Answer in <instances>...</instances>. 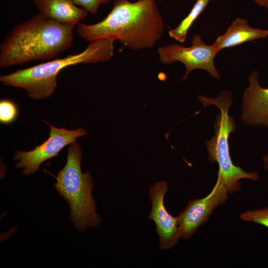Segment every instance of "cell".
<instances>
[{
	"mask_svg": "<svg viewBox=\"0 0 268 268\" xmlns=\"http://www.w3.org/2000/svg\"><path fill=\"white\" fill-rule=\"evenodd\" d=\"M164 23L155 0H114L110 12L93 24L79 22L76 31L89 42L107 37L130 50L153 48L162 37Z\"/></svg>",
	"mask_w": 268,
	"mask_h": 268,
	"instance_id": "obj_1",
	"label": "cell"
},
{
	"mask_svg": "<svg viewBox=\"0 0 268 268\" xmlns=\"http://www.w3.org/2000/svg\"><path fill=\"white\" fill-rule=\"evenodd\" d=\"M75 26L40 12L18 24L0 45V67L57 58L71 46Z\"/></svg>",
	"mask_w": 268,
	"mask_h": 268,
	"instance_id": "obj_2",
	"label": "cell"
},
{
	"mask_svg": "<svg viewBox=\"0 0 268 268\" xmlns=\"http://www.w3.org/2000/svg\"><path fill=\"white\" fill-rule=\"evenodd\" d=\"M115 41L112 37H107L90 41L86 49L80 53L55 58L1 75L0 81L5 85L25 90L29 97L34 100L47 98L53 94L57 87V76L60 71L67 67L79 64L110 60L114 56Z\"/></svg>",
	"mask_w": 268,
	"mask_h": 268,
	"instance_id": "obj_3",
	"label": "cell"
},
{
	"mask_svg": "<svg viewBox=\"0 0 268 268\" xmlns=\"http://www.w3.org/2000/svg\"><path fill=\"white\" fill-rule=\"evenodd\" d=\"M232 95L228 90H223L214 98L200 95L199 99L203 107L215 105L220 112L217 115L214 123L215 134L205 142L208 159L218 165L217 180L224 184L232 193L240 189V180L247 179L253 181L260 179L259 174L255 171L247 172L235 165L231 158L228 138L231 133L236 130L233 117L228 114L232 104Z\"/></svg>",
	"mask_w": 268,
	"mask_h": 268,
	"instance_id": "obj_4",
	"label": "cell"
},
{
	"mask_svg": "<svg viewBox=\"0 0 268 268\" xmlns=\"http://www.w3.org/2000/svg\"><path fill=\"white\" fill-rule=\"evenodd\" d=\"M67 162L59 171L54 186L68 203L70 216L79 230L98 226L100 219L95 211L96 202L92 197L93 183L90 173H82L80 165L82 151L76 142L67 148Z\"/></svg>",
	"mask_w": 268,
	"mask_h": 268,
	"instance_id": "obj_5",
	"label": "cell"
},
{
	"mask_svg": "<svg viewBox=\"0 0 268 268\" xmlns=\"http://www.w3.org/2000/svg\"><path fill=\"white\" fill-rule=\"evenodd\" d=\"M160 61L165 64L177 62L183 63L186 72L182 80L186 79L191 71L196 69H203L213 77L220 79L219 72L215 67L214 60L218 53L213 44L207 45L200 35L193 36L192 44L187 47L177 43L158 48Z\"/></svg>",
	"mask_w": 268,
	"mask_h": 268,
	"instance_id": "obj_6",
	"label": "cell"
},
{
	"mask_svg": "<svg viewBox=\"0 0 268 268\" xmlns=\"http://www.w3.org/2000/svg\"><path fill=\"white\" fill-rule=\"evenodd\" d=\"M50 126L49 137L42 144L37 145L29 151H16L14 160H18L17 168H24L23 173L28 175L40 169V165L51 158L58 156L59 152L66 145L75 142L76 139L86 134L84 129L68 130L64 128H57Z\"/></svg>",
	"mask_w": 268,
	"mask_h": 268,
	"instance_id": "obj_7",
	"label": "cell"
},
{
	"mask_svg": "<svg viewBox=\"0 0 268 268\" xmlns=\"http://www.w3.org/2000/svg\"><path fill=\"white\" fill-rule=\"evenodd\" d=\"M229 193L227 188L216 180L206 196L191 200L177 216L180 238L186 240L190 238L200 226L207 221L217 206L225 203Z\"/></svg>",
	"mask_w": 268,
	"mask_h": 268,
	"instance_id": "obj_8",
	"label": "cell"
},
{
	"mask_svg": "<svg viewBox=\"0 0 268 268\" xmlns=\"http://www.w3.org/2000/svg\"><path fill=\"white\" fill-rule=\"evenodd\" d=\"M168 190L165 181L158 182L150 187L149 196L152 207L147 216L155 224L160 248L166 250L173 247L181 239L178 217L171 215L164 205V197Z\"/></svg>",
	"mask_w": 268,
	"mask_h": 268,
	"instance_id": "obj_9",
	"label": "cell"
},
{
	"mask_svg": "<svg viewBox=\"0 0 268 268\" xmlns=\"http://www.w3.org/2000/svg\"><path fill=\"white\" fill-rule=\"evenodd\" d=\"M259 73L249 76V85L244 91L242 104V121L247 125L268 128V87H262Z\"/></svg>",
	"mask_w": 268,
	"mask_h": 268,
	"instance_id": "obj_10",
	"label": "cell"
},
{
	"mask_svg": "<svg viewBox=\"0 0 268 268\" xmlns=\"http://www.w3.org/2000/svg\"><path fill=\"white\" fill-rule=\"evenodd\" d=\"M39 12L59 23L76 25L88 12L77 6L72 0H34Z\"/></svg>",
	"mask_w": 268,
	"mask_h": 268,
	"instance_id": "obj_11",
	"label": "cell"
},
{
	"mask_svg": "<svg viewBox=\"0 0 268 268\" xmlns=\"http://www.w3.org/2000/svg\"><path fill=\"white\" fill-rule=\"evenodd\" d=\"M268 36V29L253 28L243 18H236L226 32L218 36L212 44L219 52L227 48Z\"/></svg>",
	"mask_w": 268,
	"mask_h": 268,
	"instance_id": "obj_12",
	"label": "cell"
},
{
	"mask_svg": "<svg viewBox=\"0 0 268 268\" xmlns=\"http://www.w3.org/2000/svg\"><path fill=\"white\" fill-rule=\"evenodd\" d=\"M210 0H197L188 14L180 22L178 25L169 31V35L175 40L184 43L191 27L205 9Z\"/></svg>",
	"mask_w": 268,
	"mask_h": 268,
	"instance_id": "obj_13",
	"label": "cell"
},
{
	"mask_svg": "<svg viewBox=\"0 0 268 268\" xmlns=\"http://www.w3.org/2000/svg\"><path fill=\"white\" fill-rule=\"evenodd\" d=\"M240 219L268 228V206L260 209L248 210L240 214Z\"/></svg>",
	"mask_w": 268,
	"mask_h": 268,
	"instance_id": "obj_14",
	"label": "cell"
},
{
	"mask_svg": "<svg viewBox=\"0 0 268 268\" xmlns=\"http://www.w3.org/2000/svg\"><path fill=\"white\" fill-rule=\"evenodd\" d=\"M17 108L14 102L8 99L0 102V121L4 124L12 123L17 118Z\"/></svg>",
	"mask_w": 268,
	"mask_h": 268,
	"instance_id": "obj_15",
	"label": "cell"
},
{
	"mask_svg": "<svg viewBox=\"0 0 268 268\" xmlns=\"http://www.w3.org/2000/svg\"><path fill=\"white\" fill-rule=\"evenodd\" d=\"M113 0H72L77 5L80 6L88 12L95 14L101 4H107Z\"/></svg>",
	"mask_w": 268,
	"mask_h": 268,
	"instance_id": "obj_16",
	"label": "cell"
},
{
	"mask_svg": "<svg viewBox=\"0 0 268 268\" xmlns=\"http://www.w3.org/2000/svg\"><path fill=\"white\" fill-rule=\"evenodd\" d=\"M259 6L268 9V0H253Z\"/></svg>",
	"mask_w": 268,
	"mask_h": 268,
	"instance_id": "obj_17",
	"label": "cell"
},
{
	"mask_svg": "<svg viewBox=\"0 0 268 268\" xmlns=\"http://www.w3.org/2000/svg\"><path fill=\"white\" fill-rule=\"evenodd\" d=\"M264 162V167L266 171L268 172V153L266 154L263 158Z\"/></svg>",
	"mask_w": 268,
	"mask_h": 268,
	"instance_id": "obj_18",
	"label": "cell"
}]
</instances>
